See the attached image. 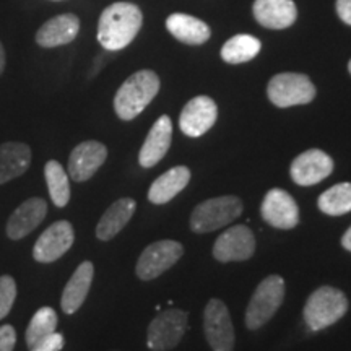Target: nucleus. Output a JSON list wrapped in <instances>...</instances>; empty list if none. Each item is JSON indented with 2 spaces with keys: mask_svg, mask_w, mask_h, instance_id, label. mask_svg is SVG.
Listing matches in <instances>:
<instances>
[{
  "mask_svg": "<svg viewBox=\"0 0 351 351\" xmlns=\"http://www.w3.org/2000/svg\"><path fill=\"white\" fill-rule=\"evenodd\" d=\"M217 103L208 96H197L184 106L181 117H179V127L187 137L197 138L212 129L217 122Z\"/></svg>",
  "mask_w": 351,
  "mask_h": 351,
  "instance_id": "13",
  "label": "nucleus"
},
{
  "mask_svg": "<svg viewBox=\"0 0 351 351\" xmlns=\"http://www.w3.org/2000/svg\"><path fill=\"white\" fill-rule=\"evenodd\" d=\"M3 69H5V51H3L2 43H0V75H2Z\"/></svg>",
  "mask_w": 351,
  "mask_h": 351,
  "instance_id": "34",
  "label": "nucleus"
},
{
  "mask_svg": "<svg viewBox=\"0 0 351 351\" xmlns=\"http://www.w3.org/2000/svg\"><path fill=\"white\" fill-rule=\"evenodd\" d=\"M348 70H350V73H351V60H350V64H348Z\"/></svg>",
  "mask_w": 351,
  "mask_h": 351,
  "instance_id": "35",
  "label": "nucleus"
},
{
  "mask_svg": "<svg viewBox=\"0 0 351 351\" xmlns=\"http://www.w3.org/2000/svg\"><path fill=\"white\" fill-rule=\"evenodd\" d=\"M16 298V283L12 276H0V320L5 319L12 311Z\"/></svg>",
  "mask_w": 351,
  "mask_h": 351,
  "instance_id": "29",
  "label": "nucleus"
},
{
  "mask_svg": "<svg viewBox=\"0 0 351 351\" xmlns=\"http://www.w3.org/2000/svg\"><path fill=\"white\" fill-rule=\"evenodd\" d=\"M317 207L322 213L330 217L351 212V182H341L328 189L319 197Z\"/></svg>",
  "mask_w": 351,
  "mask_h": 351,
  "instance_id": "26",
  "label": "nucleus"
},
{
  "mask_svg": "<svg viewBox=\"0 0 351 351\" xmlns=\"http://www.w3.org/2000/svg\"><path fill=\"white\" fill-rule=\"evenodd\" d=\"M80 32V20L73 13L54 16L46 21L36 33V43L41 47H57L72 43Z\"/></svg>",
  "mask_w": 351,
  "mask_h": 351,
  "instance_id": "18",
  "label": "nucleus"
},
{
  "mask_svg": "<svg viewBox=\"0 0 351 351\" xmlns=\"http://www.w3.org/2000/svg\"><path fill=\"white\" fill-rule=\"evenodd\" d=\"M341 245H343L346 251L351 252V226L346 230L343 238H341Z\"/></svg>",
  "mask_w": 351,
  "mask_h": 351,
  "instance_id": "33",
  "label": "nucleus"
},
{
  "mask_svg": "<svg viewBox=\"0 0 351 351\" xmlns=\"http://www.w3.org/2000/svg\"><path fill=\"white\" fill-rule=\"evenodd\" d=\"M337 12L341 21L351 26V0H337Z\"/></svg>",
  "mask_w": 351,
  "mask_h": 351,
  "instance_id": "32",
  "label": "nucleus"
},
{
  "mask_svg": "<svg viewBox=\"0 0 351 351\" xmlns=\"http://www.w3.org/2000/svg\"><path fill=\"white\" fill-rule=\"evenodd\" d=\"M267 95L276 108L300 106L315 98V86L302 73H278L269 82Z\"/></svg>",
  "mask_w": 351,
  "mask_h": 351,
  "instance_id": "6",
  "label": "nucleus"
},
{
  "mask_svg": "<svg viewBox=\"0 0 351 351\" xmlns=\"http://www.w3.org/2000/svg\"><path fill=\"white\" fill-rule=\"evenodd\" d=\"M254 16L265 28L285 29L296 21L298 8L293 0H256Z\"/></svg>",
  "mask_w": 351,
  "mask_h": 351,
  "instance_id": "19",
  "label": "nucleus"
},
{
  "mask_svg": "<svg viewBox=\"0 0 351 351\" xmlns=\"http://www.w3.org/2000/svg\"><path fill=\"white\" fill-rule=\"evenodd\" d=\"M187 313L166 309L152 320L147 332V345L152 351H169L181 343L187 330Z\"/></svg>",
  "mask_w": 351,
  "mask_h": 351,
  "instance_id": "7",
  "label": "nucleus"
},
{
  "mask_svg": "<svg viewBox=\"0 0 351 351\" xmlns=\"http://www.w3.org/2000/svg\"><path fill=\"white\" fill-rule=\"evenodd\" d=\"M261 213L263 221L278 230H293L300 223V208L283 189H271L263 197Z\"/></svg>",
  "mask_w": 351,
  "mask_h": 351,
  "instance_id": "11",
  "label": "nucleus"
},
{
  "mask_svg": "<svg viewBox=\"0 0 351 351\" xmlns=\"http://www.w3.org/2000/svg\"><path fill=\"white\" fill-rule=\"evenodd\" d=\"M56 2H59V0H56Z\"/></svg>",
  "mask_w": 351,
  "mask_h": 351,
  "instance_id": "36",
  "label": "nucleus"
},
{
  "mask_svg": "<svg viewBox=\"0 0 351 351\" xmlns=\"http://www.w3.org/2000/svg\"><path fill=\"white\" fill-rule=\"evenodd\" d=\"M44 176H46L49 195L56 207H65L70 200V186L69 176L65 173L64 166L56 160L47 161L46 166H44Z\"/></svg>",
  "mask_w": 351,
  "mask_h": 351,
  "instance_id": "27",
  "label": "nucleus"
},
{
  "mask_svg": "<svg viewBox=\"0 0 351 351\" xmlns=\"http://www.w3.org/2000/svg\"><path fill=\"white\" fill-rule=\"evenodd\" d=\"M57 328V314L56 311L49 306H44L33 315V319L29 320L28 328H26L25 339L26 345L29 346V350L33 346H36L39 341H43L47 337H51Z\"/></svg>",
  "mask_w": 351,
  "mask_h": 351,
  "instance_id": "28",
  "label": "nucleus"
},
{
  "mask_svg": "<svg viewBox=\"0 0 351 351\" xmlns=\"http://www.w3.org/2000/svg\"><path fill=\"white\" fill-rule=\"evenodd\" d=\"M262 49V44L251 34H238L232 36L221 47V59L228 64H244L252 60Z\"/></svg>",
  "mask_w": 351,
  "mask_h": 351,
  "instance_id": "25",
  "label": "nucleus"
},
{
  "mask_svg": "<svg viewBox=\"0 0 351 351\" xmlns=\"http://www.w3.org/2000/svg\"><path fill=\"white\" fill-rule=\"evenodd\" d=\"M108 158V148L101 142L88 140L77 145L69 158V176L77 182H85L95 176Z\"/></svg>",
  "mask_w": 351,
  "mask_h": 351,
  "instance_id": "15",
  "label": "nucleus"
},
{
  "mask_svg": "<svg viewBox=\"0 0 351 351\" xmlns=\"http://www.w3.org/2000/svg\"><path fill=\"white\" fill-rule=\"evenodd\" d=\"M143 23L142 10L130 2H116L101 13L98 41L106 51H121L134 41Z\"/></svg>",
  "mask_w": 351,
  "mask_h": 351,
  "instance_id": "1",
  "label": "nucleus"
},
{
  "mask_svg": "<svg viewBox=\"0 0 351 351\" xmlns=\"http://www.w3.org/2000/svg\"><path fill=\"white\" fill-rule=\"evenodd\" d=\"M32 165V150L26 143L7 142L0 145V186L20 178Z\"/></svg>",
  "mask_w": 351,
  "mask_h": 351,
  "instance_id": "21",
  "label": "nucleus"
},
{
  "mask_svg": "<svg viewBox=\"0 0 351 351\" xmlns=\"http://www.w3.org/2000/svg\"><path fill=\"white\" fill-rule=\"evenodd\" d=\"M256 238L245 225L231 226L213 244V257L218 262H243L254 256Z\"/></svg>",
  "mask_w": 351,
  "mask_h": 351,
  "instance_id": "10",
  "label": "nucleus"
},
{
  "mask_svg": "<svg viewBox=\"0 0 351 351\" xmlns=\"http://www.w3.org/2000/svg\"><path fill=\"white\" fill-rule=\"evenodd\" d=\"M65 339L62 333L54 332L51 337L44 339L43 341H39L36 346H33L32 351H60L64 348Z\"/></svg>",
  "mask_w": 351,
  "mask_h": 351,
  "instance_id": "30",
  "label": "nucleus"
},
{
  "mask_svg": "<svg viewBox=\"0 0 351 351\" xmlns=\"http://www.w3.org/2000/svg\"><path fill=\"white\" fill-rule=\"evenodd\" d=\"M160 91V78L152 70H140L122 83L114 98V109L122 121H132Z\"/></svg>",
  "mask_w": 351,
  "mask_h": 351,
  "instance_id": "2",
  "label": "nucleus"
},
{
  "mask_svg": "<svg viewBox=\"0 0 351 351\" xmlns=\"http://www.w3.org/2000/svg\"><path fill=\"white\" fill-rule=\"evenodd\" d=\"M46 200L33 197V199L23 202V204L12 213V217L8 218L7 236L13 241L26 238L29 232L34 231L39 225H41L43 219L46 218Z\"/></svg>",
  "mask_w": 351,
  "mask_h": 351,
  "instance_id": "17",
  "label": "nucleus"
},
{
  "mask_svg": "<svg viewBox=\"0 0 351 351\" xmlns=\"http://www.w3.org/2000/svg\"><path fill=\"white\" fill-rule=\"evenodd\" d=\"M73 239H75V232L69 221L52 223L34 244V261L39 263L56 262L72 247Z\"/></svg>",
  "mask_w": 351,
  "mask_h": 351,
  "instance_id": "12",
  "label": "nucleus"
},
{
  "mask_svg": "<svg viewBox=\"0 0 351 351\" xmlns=\"http://www.w3.org/2000/svg\"><path fill=\"white\" fill-rule=\"evenodd\" d=\"M243 213V202L234 195L208 199L197 205L191 215V228L194 232H212L230 225Z\"/></svg>",
  "mask_w": 351,
  "mask_h": 351,
  "instance_id": "5",
  "label": "nucleus"
},
{
  "mask_svg": "<svg viewBox=\"0 0 351 351\" xmlns=\"http://www.w3.org/2000/svg\"><path fill=\"white\" fill-rule=\"evenodd\" d=\"M95 267L91 262H83L78 269L70 276L69 283L65 285L60 307L65 314H75L85 302L88 293H90L91 283H93Z\"/></svg>",
  "mask_w": 351,
  "mask_h": 351,
  "instance_id": "20",
  "label": "nucleus"
},
{
  "mask_svg": "<svg viewBox=\"0 0 351 351\" xmlns=\"http://www.w3.org/2000/svg\"><path fill=\"white\" fill-rule=\"evenodd\" d=\"M135 208H137V204L129 197L114 202L111 207L104 212L98 226H96V238L101 241H111L114 236L119 234L127 223L130 221V218L134 217Z\"/></svg>",
  "mask_w": 351,
  "mask_h": 351,
  "instance_id": "22",
  "label": "nucleus"
},
{
  "mask_svg": "<svg viewBox=\"0 0 351 351\" xmlns=\"http://www.w3.org/2000/svg\"><path fill=\"white\" fill-rule=\"evenodd\" d=\"M166 28L176 39H179L181 43L192 44V46L207 43L210 34H212L205 21L187 15V13H173L166 20Z\"/></svg>",
  "mask_w": 351,
  "mask_h": 351,
  "instance_id": "24",
  "label": "nucleus"
},
{
  "mask_svg": "<svg viewBox=\"0 0 351 351\" xmlns=\"http://www.w3.org/2000/svg\"><path fill=\"white\" fill-rule=\"evenodd\" d=\"M182 254L184 247L178 241L163 239L158 241V243H153L138 257L137 267H135L137 276L140 280H143V282L155 280L156 276H160L166 270H169L182 257Z\"/></svg>",
  "mask_w": 351,
  "mask_h": 351,
  "instance_id": "9",
  "label": "nucleus"
},
{
  "mask_svg": "<svg viewBox=\"0 0 351 351\" xmlns=\"http://www.w3.org/2000/svg\"><path fill=\"white\" fill-rule=\"evenodd\" d=\"M189 181H191V169L186 166H176L161 174L152 184L150 191H148V200L155 205L168 204L179 192L186 189Z\"/></svg>",
  "mask_w": 351,
  "mask_h": 351,
  "instance_id": "23",
  "label": "nucleus"
},
{
  "mask_svg": "<svg viewBox=\"0 0 351 351\" xmlns=\"http://www.w3.org/2000/svg\"><path fill=\"white\" fill-rule=\"evenodd\" d=\"M333 171V160L327 155L326 152L317 150H307L301 153L300 156L295 158L289 168L293 181L298 186H315L320 181L328 178Z\"/></svg>",
  "mask_w": 351,
  "mask_h": 351,
  "instance_id": "14",
  "label": "nucleus"
},
{
  "mask_svg": "<svg viewBox=\"0 0 351 351\" xmlns=\"http://www.w3.org/2000/svg\"><path fill=\"white\" fill-rule=\"evenodd\" d=\"M204 330L213 351H232L236 343L230 311L219 300H210L204 313Z\"/></svg>",
  "mask_w": 351,
  "mask_h": 351,
  "instance_id": "8",
  "label": "nucleus"
},
{
  "mask_svg": "<svg viewBox=\"0 0 351 351\" xmlns=\"http://www.w3.org/2000/svg\"><path fill=\"white\" fill-rule=\"evenodd\" d=\"M285 300V280L280 275H270L258 287L245 309V327L257 330L265 326L280 309Z\"/></svg>",
  "mask_w": 351,
  "mask_h": 351,
  "instance_id": "4",
  "label": "nucleus"
},
{
  "mask_svg": "<svg viewBox=\"0 0 351 351\" xmlns=\"http://www.w3.org/2000/svg\"><path fill=\"white\" fill-rule=\"evenodd\" d=\"M16 343V332L12 326L0 327V351H13Z\"/></svg>",
  "mask_w": 351,
  "mask_h": 351,
  "instance_id": "31",
  "label": "nucleus"
},
{
  "mask_svg": "<svg viewBox=\"0 0 351 351\" xmlns=\"http://www.w3.org/2000/svg\"><path fill=\"white\" fill-rule=\"evenodd\" d=\"M173 140V124L168 116H161L148 132L143 147L140 148L138 163L142 168H153L163 160Z\"/></svg>",
  "mask_w": 351,
  "mask_h": 351,
  "instance_id": "16",
  "label": "nucleus"
},
{
  "mask_svg": "<svg viewBox=\"0 0 351 351\" xmlns=\"http://www.w3.org/2000/svg\"><path fill=\"white\" fill-rule=\"evenodd\" d=\"M348 311L345 293L333 287H320L307 300L302 315L306 326L313 332L324 330L343 317Z\"/></svg>",
  "mask_w": 351,
  "mask_h": 351,
  "instance_id": "3",
  "label": "nucleus"
}]
</instances>
